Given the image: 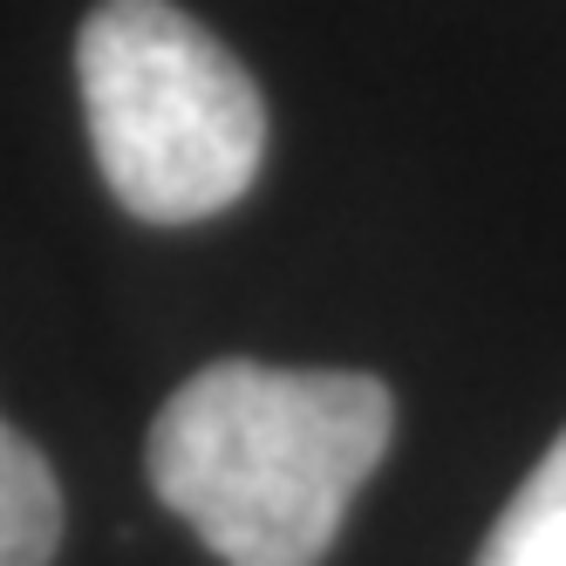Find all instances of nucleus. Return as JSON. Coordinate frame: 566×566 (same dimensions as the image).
<instances>
[{
    "mask_svg": "<svg viewBox=\"0 0 566 566\" xmlns=\"http://www.w3.org/2000/svg\"><path fill=\"white\" fill-rule=\"evenodd\" d=\"M478 566H566V430L499 512L492 539L478 546Z\"/></svg>",
    "mask_w": 566,
    "mask_h": 566,
    "instance_id": "20e7f679",
    "label": "nucleus"
},
{
    "mask_svg": "<svg viewBox=\"0 0 566 566\" xmlns=\"http://www.w3.org/2000/svg\"><path fill=\"white\" fill-rule=\"evenodd\" d=\"M396 402L355 369L212 361L150 423V484L226 566H321Z\"/></svg>",
    "mask_w": 566,
    "mask_h": 566,
    "instance_id": "f257e3e1",
    "label": "nucleus"
},
{
    "mask_svg": "<svg viewBox=\"0 0 566 566\" xmlns=\"http://www.w3.org/2000/svg\"><path fill=\"white\" fill-rule=\"evenodd\" d=\"M62 539V484L21 430L0 423V566H49Z\"/></svg>",
    "mask_w": 566,
    "mask_h": 566,
    "instance_id": "7ed1b4c3",
    "label": "nucleus"
},
{
    "mask_svg": "<svg viewBox=\"0 0 566 566\" xmlns=\"http://www.w3.org/2000/svg\"><path fill=\"white\" fill-rule=\"evenodd\" d=\"M75 83L116 206L191 226L247 198L266 150V103L171 0H103L75 34Z\"/></svg>",
    "mask_w": 566,
    "mask_h": 566,
    "instance_id": "f03ea898",
    "label": "nucleus"
}]
</instances>
